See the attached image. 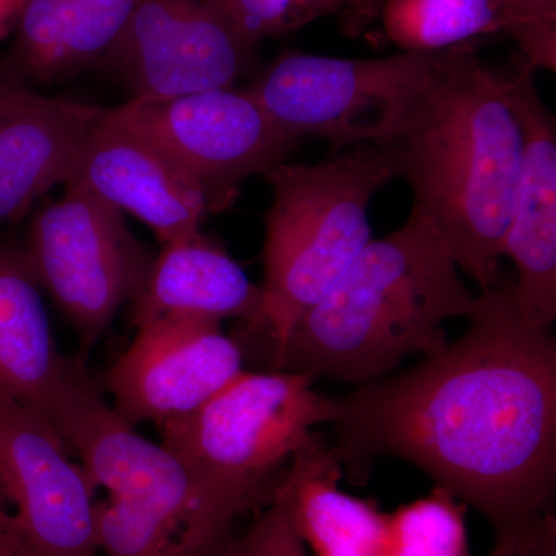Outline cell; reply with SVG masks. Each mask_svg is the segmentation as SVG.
I'll return each instance as SVG.
<instances>
[{
	"mask_svg": "<svg viewBox=\"0 0 556 556\" xmlns=\"http://www.w3.org/2000/svg\"><path fill=\"white\" fill-rule=\"evenodd\" d=\"M467 320L441 353L334 397L332 450L361 481L378 457L407 460L503 532L552 508L556 340L522 316L511 281Z\"/></svg>",
	"mask_w": 556,
	"mask_h": 556,
	"instance_id": "6da1fadb",
	"label": "cell"
},
{
	"mask_svg": "<svg viewBox=\"0 0 556 556\" xmlns=\"http://www.w3.org/2000/svg\"><path fill=\"white\" fill-rule=\"evenodd\" d=\"M477 295L424 212L371 240L334 288L299 318L273 369L362 386L393 375L405 357L448 345L444 324Z\"/></svg>",
	"mask_w": 556,
	"mask_h": 556,
	"instance_id": "3957f363",
	"label": "cell"
},
{
	"mask_svg": "<svg viewBox=\"0 0 556 556\" xmlns=\"http://www.w3.org/2000/svg\"><path fill=\"white\" fill-rule=\"evenodd\" d=\"M101 108L46 97L0 116V228L20 222L35 201L72 181Z\"/></svg>",
	"mask_w": 556,
	"mask_h": 556,
	"instance_id": "2e32d148",
	"label": "cell"
},
{
	"mask_svg": "<svg viewBox=\"0 0 556 556\" xmlns=\"http://www.w3.org/2000/svg\"><path fill=\"white\" fill-rule=\"evenodd\" d=\"M387 0H222L237 27L252 42L280 38L328 16L342 20L343 30L361 35L380 17Z\"/></svg>",
	"mask_w": 556,
	"mask_h": 556,
	"instance_id": "7402d4cb",
	"label": "cell"
},
{
	"mask_svg": "<svg viewBox=\"0 0 556 556\" xmlns=\"http://www.w3.org/2000/svg\"><path fill=\"white\" fill-rule=\"evenodd\" d=\"M137 0H28L0 60V83L50 86L102 65L129 24Z\"/></svg>",
	"mask_w": 556,
	"mask_h": 556,
	"instance_id": "9a60e30c",
	"label": "cell"
},
{
	"mask_svg": "<svg viewBox=\"0 0 556 556\" xmlns=\"http://www.w3.org/2000/svg\"><path fill=\"white\" fill-rule=\"evenodd\" d=\"M101 119L177 161L206 189L214 214L232 204L244 179L285 163L302 141L281 129L247 89L236 87L130 98L102 110Z\"/></svg>",
	"mask_w": 556,
	"mask_h": 556,
	"instance_id": "9c48e42d",
	"label": "cell"
},
{
	"mask_svg": "<svg viewBox=\"0 0 556 556\" xmlns=\"http://www.w3.org/2000/svg\"><path fill=\"white\" fill-rule=\"evenodd\" d=\"M303 372L243 371L190 415L160 424L161 444L215 477L270 500L276 471L332 424L334 397Z\"/></svg>",
	"mask_w": 556,
	"mask_h": 556,
	"instance_id": "8992f818",
	"label": "cell"
},
{
	"mask_svg": "<svg viewBox=\"0 0 556 556\" xmlns=\"http://www.w3.org/2000/svg\"><path fill=\"white\" fill-rule=\"evenodd\" d=\"M97 489L42 413L0 394V533L22 556H101Z\"/></svg>",
	"mask_w": 556,
	"mask_h": 556,
	"instance_id": "30bf717a",
	"label": "cell"
},
{
	"mask_svg": "<svg viewBox=\"0 0 556 556\" xmlns=\"http://www.w3.org/2000/svg\"><path fill=\"white\" fill-rule=\"evenodd\" d=\"M0 556H22L20 552L14 551L13 547L7 543L5 538L0 533Z\"/></svg>",
	"mask_w": 556,
	"mask_h": 556,
	"instance_id": "83f0119b",
	"label": "cell"
},
{
	"mask_svg": "<svg viewBox=\"0 0 556 556\" xmlns=\"http://www.w3.org/2000/svg\"><path fill=\"white\" fill-rule=\"evenodd\" d=\"M94 489L142 511L229 540L236 518L268 501L254 490L208 473L163 444L139 437L102 397L79 358L46 412Z\"/></svg>",
	"mask_w": 556,
	"mask_h": 556,
	"instance_id": "5b68a950",
	"label": "cell"
},
{
	"mask_svg": "<svg viewBox=\"0 0 556 556\" xmlns=\"http://www.w3.org/2000/svg\"><path fill=\"white\" fill-rule=\"evenodd\" d=\"M490 556H556L554 508L496 532L495 547Z\"/></svg>",
	"mask_w": 556,
	"mask_h": 556,
	"instance_id": "cb8c5ba5",
	"label": "cell"
},
{
	"mask_svg": "<svg viewBox=\"0 0 556 556\" xmlns=\"http://www.w3.org/2000/svg\"><path fill=\"white\" fill-rule=\"evenodd\" d=\"M481 294L501 283L525 130L508 79L473 46L438 51L426 78L386 137L375 142Z\"/></svg>",
	"mask_w": 556,
	"mask_h": 556,
	"instance_id": "7a4b0ae2",
	"label": "cell"
},
{
	"mask_svg": "<svg viewBox=\"0 0 556 556\" xmlns=\"http://www.w3.org/2000/svg\"><path fill=\"white\" fill-rule=\"evenodd\" d=\"M388 40L407 53H438L489 36H508L533 68L555 72L556 35L541 30L504 0H387Z\"/></svg>",
	"mask_w": 556,
	"mask_h": 556,
	"instance_id": "ffe728a7",
	"label": "cell"
},
{
	"mask_svg": "<svg viewBox=\"0 0 556 556\" xmlns=\"http://www.w3.org/2000/svg\"><path fill=\"white\" fill-rule=\"evenodd\" d=\"M437 53L343 60L283 51L247 91L281 129L327 139L334 155L386 137Z\"/></svg>",
	"mask_w": 556,
	"mask_h": 556,
	"instance_id": "ba28073f",
	"label": "cell"
},
{
	"mask_svg": "<svg viewBox=\"0 0 556 556\" xmlns=\"http://www.w3.org/2000/svg\"><path fill=\"white\" fill-rule=\"evenodd\" d=\"M70 182L129 212L163 247L195 236L214 214L199 179L152 142L109 126L101 116L84 142Z\"/></svg>",
	"mask_w": 556,
	"mask_h": 556,
	"instance_id": "5bb4252c",
	"label": "cell"
},
{
	"mask_svg": "<svg viewBox=\"0 0 556 556\" xmlns=\"http://www.w3.org/2000/svg\"><path fill=\"white\" fill-rule=\"evenodd\" d=\"M28 0H0V42L16 31Z\"/></svg>",
	"mask_w": 556,
	"mask_h": 556,
	"instance_id": "4316f807",
	"label": "cell"
},
{
	"mask_svg": "<svg viewBox=\"0 0 556 556\" xmlns=\"http://www.w3.org/2000/svg\"><path fill=\"white\" fill-rule=\"evenodd\" d=\"M22 244L0 241V394L46 416L68 368Z\"/></svg>",
	"mask_w": 556,
	"mask_h": 556,
	"instance_id": "d6986e66",
	"label": "cell"
},
{
	"mask_svg": "<svg viewBox=\"0 0 556 556\" xmlns=\"http://www.w3.org/2000/svg\"><path fill=\"white\" fill-rule=\"evenodd\" d=\"M541 30L556 35V0H504Z\"/></svg>",
	"mask_w": 556,
	"mask_h": 556,
	"instance_id": "d4e9b609",
	"label": "cell"
},
{
	"mask_svg": "<svg viewBox=\"0 0 556 556\" xmlns=\"http://www.w3.org/2000/svg\"><path fill=\"white\" fill-rule=\"evenodd\" d=\"M535 70L522 62L508 79L522 130L521 177L503 257L514 262L511 292L522 316L552 328L556 318V126L541 100Z\"/></svg>",
	"mask_w": 556,
	"mask_h": 556,
	"instance_id": "4fadbf2b",
	"label": "cell"
},
{
	"mask_svg": "<svg viewBox=\"0 0 556 556\" xmlns=\"http://www.w3.org/2000/svg\"><path fill=\"white\" fill-rule=\"evenodd\" d=\"M343 467L317 437L278 475L300 540L316 556H382L387 514L339 486Z\"/></svg>",
	"mask_w": 556,
	"mask_h": 556,
	"instance_id": "ac0fdd59",
	"label": "cell"
},
{
	"mask_svg": "<svg viewBox=\"0 0 556 556\" xmlns=\"http://www.w3.org/2000/svg\"><path fill=\"white\" fill-rule=\"evenodd\" d=\"M43 100H46V97H42V94H36L31 90L0 83V116L35 108Z\"/></svg>",
	"mask_w": 556,
	"mask_h": 556,
	"instance_id": "484cf974",
	"label": "cell"
},
{
	"mask_svg": "<svg viewBox=\"0 0 556 556\" xmlns=\"http://www.w3.org/2000/svg\"><path fill=\"white\" fill-rule=\"evenodd\" d=\"M137 329L108 375L112 407L131 427L190 415L244 369L243 343L214 318L163 316Z\"/></svg>",
	"mask_w": 556,
	"mask_h": 556,
	"instance_id": "7c38bea8",
	"label": "cell"
},
{
	"mask_svg": "<svg viewBox=\"0 0 556 556\" xmlns=\"http://www.w3.org/2000/svg\"><path fill=\"white\" fill-rule=\"evenodd\" d=\"M382 556H471L466 504L434 485L427 496L387 514Z\"/></svg>",
	"mask_w": 556,
	"mask_h": 556,
	"instance_id": "44dd1931",
	"label": "cell"
},
{
	"mask_svg": "<svg viewBox=\"0 0 556 556\" xmlns=\"http://www.w3.org/2000/svg\"><path fill=\"white\" fill-rule=\"evenodd\" d=\"M218 556H308L277 482L269 503L258 511L251 527L241 535L230 536Z\"/></svg>",
	"mask_w": 556,
	"mask_h": 556,
	"instance_id": "603a6c76",
	"label": "cell"
},
{
	"mask_svg": "<svg viewBox=\"0 0 556 556\" xmlns=\"http://www.w3.org/2000/svg\"><path fill=\"white\" fill-rule=\"evenodd\" d=\"M39 287L49 292L90 351L137 298L155 255L123 212L78 182L33 217L24 247Z\"/></svg>",
	"mask_w": 556,
	"mask_h": 556,
	"instance_id": "52a82bcc",
	"label": "cell"
},
{
	"mask_svg": "<svg viewBox=\"0 0 556 556\" xmlns=\"http://www.w3.org/2000/svg\"><path fill=\"white\" fill-rule=\"evenodd\" d=\"M262 287L252 283L225 249L203 232L164 244L148 280L131 300L134 327L163 316L237 318L254 328L262 313Z\"/></svg>",
	"mask_w": 556,
	"mask_h": 556,
	"instance_id": "e0dca14e",
	"label": "cell"
},
{
	"mask_svg": "<svg viewBox=\"0 0 556 556\" xmlns=\"http://www.w3.org/2000/svg\"><path fill=\"white\" fill-rule=\"evenodd\" d=\"M273 203L265 215L263 305L243 328L269 351V362L300 317L334 288L371 241L369 204L397 178L390 156L358 144L313 164H278L266 172Z\"/></svg>",
	"mask_w": 556,
	"mask_h": 556,
	"instance_id": "277c9868",
	"label": "cell"
},
{
	"mask_svg": "<svg viewBox=\"0 0 556 556\" xmlns=\"http://www.w3.org/2000/svg\"><path fill=\"white\" fill-rule=\"evenodd\" d=\"M257 49L222 0H137L102 64L134 100H156L236 86Z\"/></svg>",
	"mask_w": 556,
	"mask_h": 556,
	"instance_id": "8fae6325",
	"label": "cell"
}]
</instances>
